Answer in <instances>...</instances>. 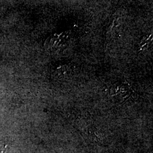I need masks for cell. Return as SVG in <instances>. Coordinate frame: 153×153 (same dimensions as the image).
I'll list each match as a JSON object with an SVG mask.
<instances>
[{
    "label": "cell",
    "mask_w": 153,
    "mask_h": 153,
    "mask_svg": "<svg viewBox=\"0 0 153 153\" xmlns=\"http://www.w3.org/2000/svg\"><path fill=\"white\" fill-rule=\"evenodd\" d=\"M7 145L5 143H0V153H6L7 151Z\"/></svg>",
    "instance_id": "cell-1"
}]
</instances>
